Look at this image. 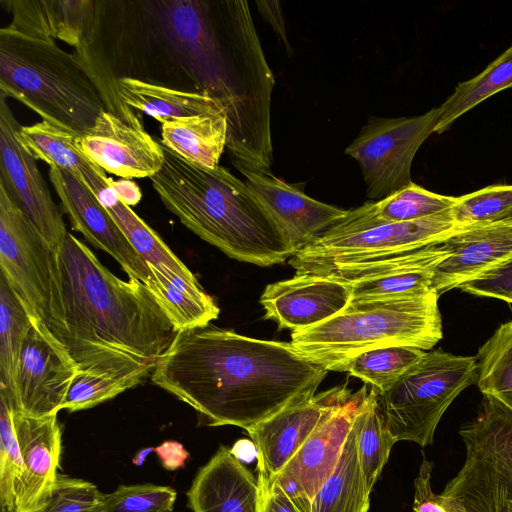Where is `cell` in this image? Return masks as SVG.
Instances as JSON below:
<instances>
[{
	"label": "cell",
	"mask_w": 512,
	"mask_h": 512,
	"mask_svg": "<svg viewBox=\"0 0 512 512\" xmlns=\"http://www.w3.org/2000/svg\"><path fill=\"white\" fill-rule=\"evenodd\" d=\"M108 184L115 191L119 200L127 206L138 204L142 198L139 186L130 179L122 178L115 181L109 177Z\"/></svg>",
	"instance_id": "c3c4849f"
},
{
	"label": "cell",
	"mask_w": 512,
	"mask_h": 512,
	"mask_svg": "<svg viewBox=\"0 0 512 512\" xmlns=\"http://www.w3.org/2000/svg\"><path fill=\"white\" fill-rule=\"evenodd\" d=\"M192 512H260L261 484L233 453L220 446L186 493Z\"/></svg>",
	"instance_id": "7402d4cb"
},
{
	"label": "cell",
	"mask_w": 512,
	"mask_h": 512,
	"mask_svg": "<svg viewBox=\"0 0 512 512\" xmlns=\"http://www.w3.org/2000/svg\"><path fill=\"white\" fill-rule=\"evenodd\" d=\"M195 55L206 93L228 117L226 149L240 172L272 175L271 97L274 75L265 58L246 0L221 1Z\"/></svg>",
	"instance_id": "3957f363"
},
{
	"label": "cell",
	"mask_w": 512,
	"mask_h": 512,
	"mask_svg": "<svg viewBox=\"0 0 512 512\" xmlns=\"http://www.w3.org/2000/svg\"><path fill=\"white\" fill-rule=\"evenodd\" d=\"M105 209L133 248L145 260L147 266H152L161 273L177 275L189 280L196 279L160 236L130 206L119 200Z\"/></svg>",
	"instance_id": "1f68e13d"
},
{
	"label": "cell",
	"mask_w": 512,
	"mask_h": 512,
	"mask_svg": "<svg viewBox=\"0 0 512 512\" xmlns=\"http://www.w3.org/2000/svg\"><path fill=\"white\" fill-rule=\"evenodd\" d=\"M477 377L476 357L441 349L426 352L386 391H377L388 430L397 442L411 441L421 447L432 444L447 408Z\"/></svg>",
	"instance_id": "ba28073f"
},
{
	"label": "cell",
	"mask_w": 512,
	"mask_h": 512,
	"mask_svg": "<svg viewBox=\"0 0 512 512\" xmlns=\"http://www.w3.org/2000/svg\"><path fill=\"white\" fill-rule=\"evenodd\" d=\"M0 273L32 315L51 329L56 306L55 249L0 182Z\"/></svg>",
	"instance_id": "30bf717a"
},
{
	"label": "cell",
	"mask_w": 512,
	"mask_h": 512,
	"mask_svg": "<svg viewBox=\"0 0 512 512\" xmlns=\"http://www.w3.org/2000/svg\"><path fill=\"white\" fill-rule=\"evenodd\" d=\"M457 197L445 196L411 183L375 202L363 204L373 218L385 222L414 221L451 210Z\"/></svg>",
	"instance_id": "e575fe53"
},
{
	"label": "cell",
	"mask_w": 512,
	"mask_h": 512,
	"mask_svg": "<svg viewBox=\"0 0 512 512\" xmlns=\"http://www.w3.org/2000/svg\"><path fill=\"white\" fill-rule=\"evenodd\" d=\"M424 350L408 346H388L365 351L352 358L342 372L386 391L425 355Z\"/></svg>",
	"instance_id": "836d02e7"
},
{
	"label": "cell",
	"mask_w": 512,
	"mask_h": 512,
	"mask_svg": "<svg viewBox=\"0 0 512 512\" xmlns=\"http://www.w3.org/2000/svg\"><path fill=\"white\" fill-rule=\"evenodd\" d=\"M466 227L455 222L451 210L414 221L385 222L370 216L361 205L293 255L289 265L296 273L321 274L341 265L438 244Z\"/></svg>",
	"instance_id": "52a82bcc"
},
{
	"label": "cell",
	"mask_w": 512,
	"mask_h": 512,
	"mask_svg": "<svg viewBox=\"0 0 512 512\" xmlns=\"http://www.w3.org/2000/svg\"><path fill=\"white\" fill-rule=\"evenodd\" d=\"M17 140L36 160L76 174L86 157L77 146L75 133L42 120L19 127Z\"/></svg>",
	"instance_id": "d6a6232c"
},
{
	"label": "cell",
	"mask_w": 512,
	"mask_h": 512,
	"mask_svg": "<svg viewBox=\"0 0 512 512\" xmlns=\"http://www.w3.org/2000/svg\"><path fill=\"white\" fill-rule=\"evenodd\" d=\"M6 99L0 93V182L37 232L56 249L68 231L36 159L17 140L20 124Z\"/></svg>",
	"instance_id": "5bb4252c"
},
{
	"label": "cell",
	"mask_w": 512,
	"mask_h": 512,
	"mask_svg": "<svg viewBox=\"0 0 512 512\" xmlns=\"http://www.w3.org/2000/svg\"><path fill=\"white\" fill-rule=\"evenodd\" d=\"M141 382L137 378H118L79 370L68 389L62 409L76 412L92 408Z\"/></svg>",
	"instance_id": "74e56055"
},
{
	"label": "cell",
	"mask_w": 512,
	"mask_h": 512,
	"mask_svg": "<svg viewBox=\"0 0 512 512\" xmlns=\"http://www.w3.org/2000/svg\"><path fill=\"white\" fill-rule=\"evenodd\" d=\"M13 19L5 28L30 37L54 40L53 1H6Z\"/></svg>",
	"instance_id": "b9f144b4"
},
{
	"label": "cell",
	"mask_w": 512,
	"mask_h": 512,
	"mask_svg": "<svg viewBox=\"0 0 512 512\" xmlns=\"http://www.w3.org/2000/svg\"><path fill=\"white\" fill-rule=\"evenodd\" d=\"M351 300V286L323 274L296 273L268 284L261 297L265 319L292 332L317 325L337 315Z\"/></svg>",
	"instance_id": "ffe728a7"
},
{
	"label": "cell",
	"mask_w": 512,
	"mask_h": 512,
	"mask_svg": "<svg viewBox=\"0 0 512 512\" xmlns=\"http://www.w3.org/2000/svg\"><path fill=\"white\" fill-rule=\"evenodd\" d=\"M117 85L126 105L161 124L180 118L226 113L222 102L206 92L182 91L131 77L117 79Z\"/></svg>",
	"instance_id": "cb8c5ba5"
},
{
	"label": "cell",
	"mask_w": 512,
	"mask_h": 512,
	"mask_svg": "<svg viewBox=\"0 0 512 512\" xmlns=\"http://www.w3.org/2000/svg\"><path fill=\"white\" fill-rule=\"evenodd\" d=\"M95 7L91 1H53V39L75 50L91 46L95 28Z\"/></svg>",
	"instance_id": "ab89813d"
},
{
	"label": "cell",
	"mask_w": 512,
	"mask_h": 512,
	"mask_svg": "<svg viewBox=\"0 0 512 512\" xmlns=\"http://www.w3.org/2000/svg\"><path fill=\"white\" fill-rule=\"evenodd\" d=\"M475 357L484 398L512 415V320L501 324Z\"/></svg>",
	"instance_id": "f546056e"
},
{
	"label": "cell",
	"mask_w": 512,
	"mask_h": 512,
	"mask_svg": "<svg viewBox=\"0 0 512 512\" xmlns=\"http://www.w3.org/2000/svg\"><path fill=\"white\" fill-rule=\"evenodd\" d=\"M499 512H512V498L505 502Z\"/></svg>",
	"instance_id": "f907efd6"
},
{
	"label": "cell",
	"mask_w": 512,
	"mask_h": 512,
	"mask_svg": "<svg viewBox=\"0 0 512 512\" xmlns=\"http://www.w3.org/2000/svg\"><path fill=\"white\" fill-rule=\"evenodd\" d=\"M79 370L65 345L44 322L34 318L18 361L19 412L30 417L58 414Z\"/></svg>",
	"instance_id": "4fadbf2b"
},
{
	"label": "cell",
	"mask_w": 512,
	"mask_h": 512,
	"mask_svg": "<svg viewBox=\"0 0 512 512\" xmlns=\"http://www.w3.org/2000/svg\"><path fill=\"white\" fill-rule=\"evenodd\" d=\"M154 449L155 448H153V447H148V448L142 449L133 458V463L135 465L141 466L144 463L145 459L147 458L148 454L150 452L154 451Z\"/></svg>",
	"instance_id": "681fc988"
},
{
	"label": "cell",
	"mask_w": 512,
	"mask_h": 512,
	"mask_svg": "<svg viewBox=\"0 0 512 512\" xmlns=\"http://www.w3.org/2000/svg\"><path fill=\"white\" fill-rule=\"evenodd\" d=\"M512 87V45L475 77L460 82L437 107L434 133L442 134L465 113L494 94Z\"/></svg>",
	"instance_id": "f1b7e54d"
},
{
	"label": "cell",
	"mask_w": 512,
	"mask_h": 512,
	"mask_svg": "<svg viewBox=\"0 0 512 512\" xmlns=\"http://www.w3.org/2000/svg\"><path fill=\"white\" fill-rule=\"evenodd\" d=\"M433 463L423 457L419 472L414 481V512H449L444 506L440 494L432 490Z\"/></svg>",
	"instance_id": "ee69618b"
},
{
	"label": "cell",
	"mask_w": 512,
	"mask_h": 512,
	"mask_svg": "<svg viewBox=\"0 0 512 512\" xmlns=\"http://www.w3.org/2000/svg\"><path fill=\"white\" fill-rule=\"evenodd\" d=\"M103 495L92 482L59 473L51 497L37 512H101Z\"/></svg>",
	"instance_id": "60d3db41"
},
{
	"label": "cell",
	"mask_w": 512,
	"mask_h": 512,
	"mask_svg": "<svg viewBox=\"0 0 512 512\" xmlns=\"http://www.w3.org/2000/svg\"><path fill=\"white\" fill-rule=\"evenodd\" d=\"M441 244L448 256L435 268L431 281L438 296L512 258V218L468 226Z\"/></svg>",
	"instance_id": "44dd1931"
},
{
	"label": "cell",
	"mask_w": 512,
	"mask_h": 512,
	"mask_svg": "<svg viewBox=\"0 0 512 512\" xmlns=\"http://www.w3.org/2000/svg\"><path fill=\"white\" fill-rule=\"evenodd\" d=\"M437 107L411 117L368 120L345 149L359 164L367 196L382 199L411 183V166L423 142L434 133Z\"/></svg>",
	"instance_id": "8fae6325"
},
{
	"label": "cell",
	"mask_w": 512,
	"mask_h": 512,
	"mask_svg": "<svg viewBox=\"0 0 512 512\" xmlns=\"http://www.w3.org/2000/svg\"><path fill=\"white\" fill-rule=\"evenodd\" d=\"M81 153L105 172L121 178H151L165 160L162 144L144 126L134 127L108 111L77 138Z\"/></svg>",
	"instance_id": "d6986e66"
},
{
	"label": "cell",
	"mask_w": 512,
	"mask_h": 512,
	"mask_svg": "<svg viewBox=\"0 0 512 512\" xmlns=\"http://www.w3.org/2000/svg\"><path fill=\"white\" fill-rule=\"evenodd\" d=\"M368 391L365 384L338 404L284 468L272 480L267 479L280 487L302 512H310L316 493L335 469Z\"/></svg>",
	"instance_id": "7c38bea8"
},
{
	"label": "cell",
	"mask_w": 512,
	"mask_h": 512,
	"mask_svg": "<svg viewBox=\"0 0 512 512\" xmlns=\"http://www.w3.org/2000/svg\"><path fill=\"white\" fill-rule=\"evenodd\" d=\"M370 493L359 463L352 426L339 461L312 500L310 512H368Z\"/></svg>",
	"instance_id": "83f0119b"
},
{
	"label": "cell",
	"mask_w": 512,
	"mask_h": 512,
	"mask_svg": "<svg viewBox=\"0 0 512 512\" xmlns=\"http://www.w3.org/2000/svg\"><path fill=\"white\" fill-rule=\"evenodd\" d=\"M447 256V250L438 243L373 261L341 265L321 274L348 283L351 300L415 295L431 290L435 268Z\"/></svg>",
	"instance_id": "2e32d148"
},
{
	"label": "cell",
	"mask_w": 512,
	"mask_h": 512,
	"mask_svg": "<svg viewBox=\"0 0 512 512\" xmlns=\"http://www.w3.org/2000/svg\"><path fill=\"white\" fill-rule=\"evenodd\" d=\"M439 296L433 291L384 299L351 300L337 315L291 333V345L327 371L342 372L375 348L432 349L443 337Z\"/></svg>",
	"instance_id": "5b68a950"
},
{
	"label": "cell",
	"mask_w": 512,
	"mask_h": 512,
	"mask_svg": "<svg viewBox=\"0 0 512 512\" xmlns=\"http://www.w3.org/2000/svg\"><path fill=\"white\" fill-rule=\"evenodd\" d=\"M0 90L7 98L78 136L106 111L101 94L75 54L54 40L0 29Z\"/></svg>",
	"instance_id": "8992f818"
},
{
	"label": "cell",
	"mask_w": 512,
	"mask_h": 512,
	"mask_svg": "<svg viewBox=\"0 0 512 512\" xmlns=\"http://www.w3.org/2000/svg\"><path fill=\"white\" fill-rule=\"evenodd\" d=\"M154 451L162 466L170 471L184 467L189 458V453L184 446L176 441H165L155 447Z\"/></svg>",
	"instance_id": "7dc6e473"
},
{
	"label": "cell",
	"mask_w": 512,
	"mask_h": 512,
	"mask_svg": "<svg viewBox=\"0 0 512 512\" xmlns=\"http://www.w3.org/2000/svg\"><path fill=\"white\" fill-rule=\"evenodd\" d=\"M511 218H512V216H511Z\"/></svg>",
	"instance_id": "816d5d0a"
},
{
	"label": "cell",
	"mask_w": 512,
	"mask_h": 512,
	"mask_svg": "<svg viewBox=\"0 0 512 512\" xmlns=\"http://www.w3.org/2000/svg\"><path fill=\"white\" fill-rule=\"evenodd\" d=\"M455 222L472 226L512 216V184H495L457 197L451 209Z\"/></svg>",
	"instance_id": "8d00e7d4"
},
{
	"label": "cell",
	"mask_w": 512,
	"mask_h": 512,
	"mask_svg": "<svg viewBox=\"0 0 512 512\" xmlns=\"http://www.w3.org/2000/svg\"><path fill=\"white\" fill-rule=\"evenodd\" d=\"M257 476L261 484L260 512H302L280 487L268 483L263 471L257 469Z\"/></svg>",
	"instance_id": "f6af8a7d"
},
{
	"label": "cell",
	"mask_w": 512,
	"mask_h": 512,
	"mask_svg": "<svg viewBox=\"0 0 512 512\" xmlns=\"http://www.w3.org/2000/svg\"><path fill=\"white\" fill-rule=\"evenodd\" d=\"M353 428L359 463L369 492L372 491L383 467L397 442L388 430L378 403V392L371 388L365 397Z\"/></svg>",
	"instance_id": "4dcf8cb0"
},
{
	"label": "cell",
	"mask_w": 512,
	"mask_h": 512,
	"mask_svg": "<svg viewBox=\"0 0 512 512\" xmlns=\"http://www.w3.org/2000/svg\"><path fill=\"white\" fill-rule=\"evenodd\" d=\"M150 278L146 284L163 308L176 332L204 327L218 318L219 307L197 279L161 273L148 266Z\"/></svg>",
	"instance_id": "484cf974"
},
{
	"label": "cell",
	"mask_w": 512,
	"mask_h": 512,
	"mask_svg": "<svg viewBox=\"0 0 512 512\" xmlns=\"http://www.w3.org/2000/svg\"><path fill=\"white\" fill-rule=\"evenodd\" d=\"M465 461L440 494L449 512H499L512 498V415L483 397L459 429Z\"/></svg>",
	"instance_id": "9c48e42d"
},
{
	"label": "cell",
	"mask_w": 512,
	"mask_h": 512,
	"mask_svg": "<svg viewBox=\"0 0 512 512\" xmlns=\"http://www.w3.org/2000/svg\"><path fill=\"white\" fill-rule=\"evenodd\" d=\"M34 318L0 273V396L14 411H19L16 388L19 356Z\"/></svg>",
	"instance_id": "4316f807"
},
{
	"label": "cell",
	"mask_w": 512,
	"mask_h": 512,
	"mask_svg": "<svg viewBox=\"0 0 512 512\" xmlns=\"http://www.w3.org/2000/svg\"><path fill=\"white\" fill-rule=\"evenodd\" d=\"M241 174L293 255L314 242L348 212L309 197L299 185L287 183L273 174Z\"/></svg>",
	"instance_id": "ac0fdd59"
},
{
	"label": "cell",
	"mask_w": 512,
	"mask_h": 512,
	"mask_svg": "<svg viewBox=\"0 0 512 512\" xmlns=\"http://www.w3.org/2000/svg\"><path fill=\"white\" fill-rule=\"evenodd\" d=\"M57 298L51 331L80 370L144 380L176 330L148 287L109 271L67 233L55 249Z\"/></svg>",
	"instance_id": "7a4b0ae2"
},
{
	"label": "cell",
	"mask_w": 512,
	"mask_h": 512,
	"mask_svg": "<svg viewBox=\"0 0 512 512\" xmlns=\"http://www.w3.org/2000/svg\"><path fill=\"white\" fill-rule=\"evenodd\" d=\"M25 466L24 489L16 512H37L51 497L57 481L62 431L57 414L30 417L12 410Z\"/></svg>",
	"instance_id": "603a6c76"
},
{
	"label": "cell",
	"mask_w": 512,
	"mask_h": 512,
	"mask_svg": "<svg viewBox=\"0 0 512 512\" xmlns=\"http://www.w3.org/2000/svg\"><path fill=\"white\" fill-rule=\"evenodd\" d=\"M177 492L151 483L120 485L104 493L101 512H174Z\"/></svg>",
	"instance_id": "f35d334b"
},
{
	"label": "cell",
	"mask_w": 512,
	"mask_h": 512,
	"mask_svg": "<svg viewBox=\"0 0 512 512\" xmlns=\"http://www.w3.org/2000/svg\"><path fill=\"white\" fill-rule=\"evenodd\" d=\"M162 146L164 164L150 180L184 226L238 261L269 267L293 256L245 181L222 166L196 165Z\"/></svg>",
	"instance_id": "277c9868"
},
{
	"label": "cell",
	"mask_w": 512,
	"mask_h": 512,
	"mask_svg": "<svg viewBox=\"0 0 512 512\" xmlns=\"http://www.w3.org/2000/svg\"><path fill=\"white\" fill-rule=\"evenodd\" d=\"M352 392L346 383L292 401L271 417L247 430L255 450L257 469L272 480L290 461L324 417Z\"/></svg>",
	"instance_id": "9a60e30c"
},
{
	"label": "cell",
	"mask_w": 512,
	"mask_h": 512,
	"mask_svg": "<svg viewBox=\"0 0 512 512\" xmlns=\"http://www.w3.org/2000/svg\"><path fill=\"white\" fill-rule=\"evenodd\" d=\"M227 138L228 117L225 112L161 124L162 145L188 162L207 168L219 166Z\"/></svg>",
	"instance_id": "d4e9b609"
},
{
	"label": "cell",
	"mask_w": 512,
	"mask_h": 512,
	"mask_svg": "<svg viewBox=\"0 0 512 512\" xmlns=\"http://www.w3.org/2000/svg\"><path fill=\"white\" fill-rule=\"evenodd\" d=\"M49 179L73 229L114 258L129 278L146 285L150 278L147 263L90 189L74 174L57 167H50Z\"/></svg>",
	"instance_id": "e0dca14e"
},
{
	"label": "cell",
	"mask_w": 512,
	"mask_h": 512,
	"mask_svg": "<svg viewBox=\"0 0 512 512\" xmlns=\"http://www.w3.org/2000/svg\"><path fill=\"white\" fill-rule=\"evenodd\" d=\"M257 10L262 18L268 22L278 37L284 43L288 55L291 56L292 48L289 43L283 13L279 1L258 0L255 2Z\"/></svg>",
	"instance_id": "bcb514c9"
},
{
	"label": "cell",
	"mask_w": 512,
	"mask_h": 512,
	"mask_svg": "<svg viewBox=\"0 0 512 512\" xmlns=\"http://www.w3.org/2000/svg\"><path fill=\"white\" fill-rule=\"evenodd\" d=\"M25 466L17 441L12 408L0 396V507L16 512L24 489Z\"/></svg>",
	"instance_id": "d590c367"
},
{
	"label": "cell",
	"mask_w": 512,
	"mask_h": 512,
	"mask_svg": "<svg viewBox=\"0 0 512 512\" xmlns=\"http://www.w3.org/2000/svg\"><path fill=\"white\" fill-rule=\"evenodd\" d=\"M327 372L290 342L209 324L177 331L151 380L192 407L202 424L247 431L299 397L316 393Z\"/></svg>",
	"instance_id": "6da1fadb"
},
{
	"label": "cell",
	"mask_w": 512,
	"mask_h": 512,
	"mask_svg": "<svg viewBox=\"0 0 512 512\" xmlns=\"http://www.w3.org/2000/svg\"><path fill=\"white\" fill-rule=\"evenodd\" d=\"M459 288L474 296L512 303V258Z\"/></svg>",
	"instance_id": "7bdbcfd3"
}]
</instances>
